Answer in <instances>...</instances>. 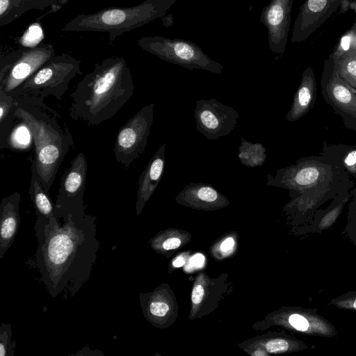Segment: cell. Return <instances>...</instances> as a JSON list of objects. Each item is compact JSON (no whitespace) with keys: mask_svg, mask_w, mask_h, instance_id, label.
Wrapping results in <instances>:
<instances>
[{"mask_svg":"<svg viewBox=\"0 0 356 356\" xmlns=\"http://www.w3.org/2000/svg\"><path fill=\"white\" fill-rule=\"evenodd\" d=\"M348 175L323 156L301 158L274 175H267L266 186L289 189L293 197L291 204L299 208L312 222L318 207L353 186Z\"/></svg>","mask_w":356,"mask_h":356,"instance_id":"3","label":"cell"},{"mask_svg":"<svg viewBox=\"0 0 356 356\" xmlns=\"http://www.w3.org/2000/svg\"><path fill=\"white\" fill-rule=\"evenodd\" d=\"M54 56L53 45L47 43L1 54L0 90L10 95Z\"/></svg>","mask_w":356,"mask_h":356,"instance_id":"8","label":"cell"},{"mask_svg":"<svg viewBox=\"0 0 356 356\" xmlns=\"http://www.w3.org/2000/svg\"><path fill=\"white\" fill-rule=\"evenodd\" d=\"M15 98L0 90V122H3L13 111Z\"/></svg>","mask_w":356,"mask_h":356,"instance_id":"31","label":"cell"},{"mask_svg":"<svg viewBox=\"0 0 356 356\" xmlns=\"http://www.w3.org/2000/svg\"><path fill=\"white\" fill-rule=\"evenodd\" d=\"M204 296V288L200 284L194 286L192 292L191 299L194 304H199Z\"/></svg>","mask_w":356,"mask_h":356,"instance_id":"33","label":"cell"},{"mask_svg":"<svg viewBox=\"0 0 356 356\" xmlns=\"http://www.w3.org/2000/svg\"><path fill=\"white\" fill-rule=\"evenodd\" d=\"M88 164L83 152L79 153L65 171L61 179L54 206L58 209L76 208L84 206Z\"/></svg>","mask_w":356,"mask_h":356,"instance_id":"14","label":"cell"},{"mask_svg":"<svg viewBox=\"0 0 356 356\" xmlns=\"http://www.w3.org/2000/svg\"><path fill=\"white\" fill-rule=\"evenodd\" d=\"M254 355H265L266 353L262 352L261 350L260 351H256L253 353Z\"/></svg>","mask_w":356,"mask_h":356,"instance_id":"38","label":"cell"},{"mask_svg":"<svg viewBox=\"0 0 356 356\" xmlns=\"http://www.w3.org/2000/svg\"><path fill=\"white\" fill-rule=\"evenodd\" d=\"M334 60L339 76L350 86L354 83L356 81V49H351Z\"/></svg>","mask_w":356,"mask_h":356,"instance_id":"25","label":"cell"},{"mask_svg":"<svg viewBox=\"0 0 356 356\" xmlns=\"http://www.w3.org/2000/svg\"><path fill=\"white\" fill-rule=\"evenodd\" d=\"M134 92V80L124 58H106L76 84L70 95V115L90 126L99 125L117 114Z\"/></svg>","mask_w":356,"mask_h":356,"instance_id":"2","label":"cell"},{"mask_svg":"<svg viewBox=\"0 0 356 356\" xmlns=\"http://www.w3.org/2000/svg\"><path fill=\"white\" fill-rule=\"evenodd\" d=\"M29 195L35 206L36 215L50 217L54 214V203L45 191L33 164L31 166Z\"/></svg>","mask_w":356,"mask_h":356,"instance_id":"22","label":"cell"},{"mask_svg":"<svg viewBox=\"0 0 356 356\" xmlns=\"http://www.w3.org/2000/svg\"><path fill=\"white\" fill-rule=\"evenodd\" d=\"M181 245V241L178 238H170L164 241L162 243V248L164 250L176 249Z\"/></svg>","mask_w":356,"mask_h":356,"instance_id":"34","label":"cell"},{"mask_svg":"<svg viewBox=\"0 0 356 356\" xmlns=\"http://www.w3.org/2000/svg\"><path fill=\"white\" fill-rule=\"evenodd\" d=\"M172 264L175 267H181L185 264V260L183 257H178L173 261Z\"/></svg>","mask_w":356,"mask_h":356,"instance_id":"37","label":"cell"},{"mask_svg":"<svg viewBox=\"0 0 356 356\" xmlns=\"http://www.w3.org/2000/svg\"><path fill=\"white\" fill-rule=\"evenodd\" d=\"M234 245V239L232 238H228L222 243L220 249L223 252H227L233 248Z\"/></svg>","mask_w":356,"mask_h":356,"instance_id":"35","label":"cell"},{"mask_svg":"<svg viewBox=\"0 0 356 356\" xmlns=\"http://www.w3.org/2000/svg\"><path fill=\"white\" fill-rule=\"evenodd\" d=\"M165 147L164 143L157 149L140 175L136 204L137 215L140 213L162 178L165 164Z\"/></svg>","mask_w":356,"mask_h":356,"instance_id":"16","label":"cell"},{"mask_svg":"<svg viewBox=\"0 0 356 356\" xmlns=\"http://www.w3.org/2000/svg\"><path fill=\"white\" fill-rule=\"evenodd\" d=\"M353 191H346L336 197L332 202L329 208L323 211L322 215L314 214L311 226L312 231L314 232H321L328 229L334 224L338 216L341 213L346 203L352 197Z\"/></svg>","mask_w":356,"mask_h":356,"instance_id":"23","label":"cell"},{"mask_svg":"<svg viewBox=\"0 0 356 356\" xmlns=\"http://www.w3.org/2000/svg\"><path fill=\"white\" fill-rule=\"evenodd\" d=\"M293 2V0H270L261 10L260 22L267 29L269 49L277 57H281L286 50Z\"/></svg>","mask_w":356,"mask_h":356,"instance_id":"12","label":"cell"},{"mask_svg":"<svg viewBox=\"0 0 356 356\" xmlns=\"http://www.w3.org/2000/svg\"><path fill=\"white\" fill-rule=\"evenodd\" d=\"M59 0H0V26L8 25L27 11L42 10L56 5Z\"/></svg>","mask_w":356,"mask_h":356,"instance_id":"19","label":"cell"},{"mask_svg":"<svg viewBox=\"0 0 356 356\" xmlns=\"http://www.w3.org/2000/svg\"><path fill=\"white\" fill-rule=\"evenodd\" d=\"M238 158L245 166L254 168L262 165L266 159V149L259 143H253L241 138Z\"/></svg>","mask_w":356,"mask_h":356,"instance_id":"24","label":"cell"},{"mask_svg":"<svg viewBox=\"0 0 356 356\" xmlns=\"http://www.w3.org/2000/svg\"><path fill=\"white\" fill-rule=\"evenodd\" d=\"M19 192L2 199L0 204V259H2L13 244L19 225Z\"/></svg>","mask_w":356,"mask_h":356,"instance_id":"17","label":"cell"},{"mask_svg":"<svg viewBox=\"0 0 356 356\" xmlns=\"http://www.w3.org/2000/svg\"><path fill=\"white\" fill-rule=\"evenodd\" d=\"M169 311V306L165 302L151 299L147 307V312L151 317H163Z\"/></svg>","mask_w":356,"mask_h":356,"instance_id":"32","label":"cell"},{"mask_svg":"<svg viewBox=\"0 0 356 356\" xmlns=\"http://www.w3.org/2000/svg\"><path fill=\"white\" fill-rule=\"evenodd\" d=\"M353 88L356 89V81L351 85Z\"/></svg>","mask_w":356,"mask_h":356,"instance_id":"39","label":"cell"},{"mask_svg":"<svg viewBox=\"0 0 356 356\" xmlns=\"http://www.w3.org/2000/svg\"><path fill=\"white\" fill-rule=\"evenodd\" d=\"M178 0H145L130 7H108L92 14H81L67 22L63 31L108 33L109 42L118 36L165 16Z\"/></svg>","mask_w":356,"mask_h":356,"instance_id":"5","label":"cell"},{"mask_svg":"<svg viewBox=\"0 0 356 356\" xmlns=\"http://www.w3.org/2000/svg\"><path fill=\"white\" fill-rule=\"evenodd\" d=\"M81 60L63 53L54 56L22 83L10 95L33 97L44 99L53 96L61 101L70 82L77 74L81 75Z\"/></svg>","mask_w":356,"mask_h":356,"instance_id":"6","label":"cell"},{"mask_svg":"<svg viewBox=\"0 0 356 356\" xmlns=\"http://www.w3.org/2000/svg\"><path fill=\"white\" fill-rule=\"evenodd\" d=\"M329 305L341 309L356 311V291H348L339 296L332 299Z\"/></svg>","mask_w":356,"mask_h":356,"instance_id":"29","label":"cell"},{"mask_svg":"<svg viewBox=\"0 0 356 356\" xmlns=\"http://www.w3.org/2000/svg\"><path fill=\"white\" fill-rule=\"evenodd\" d=\"M11 325L2 323L0 327V356L13 355L15 343H12Z\"/></svg>","mask_w":356,"mask_h":356,"instance_id":"27","label":"cell"},{"mask_svg":"<svg viewBox=\"0 0 356 356\" xmlns=\"http://www.w3.org/2000/svg\"><path fill=\"white\" fill-rule=\"evenodd\" d=\"M322 156L334 161L356 179V145H327L325 143Z\"/></svg>","mask_w":356,"mask_h":356,"instance_id":"21","label":"cell"},{"mask_svg":"<svg viewBox=\"0 0 356 356\" xmlns=\"http://www.w3.org/2000/svg\"><path fill=\"white\" fill-rule=\"evenodd\" d=\"M321 86L327 102L344 120L356 122V89L339 76L331 56L325 60Z\"/></svg>","mask_w":356,"mask_h":356,"instance_id":"11","label":"cell"},{"mask_svg":"<svg viewBox=\"0 0 356 356\" xmlns=\"http://www.w3.org/2000/svg\"><path fill=\"white\" fill-rule=\"evenodd\" d=\"M316 81L312 69L306 68L302 72L300 84L297 89L290 110L285 115L288 122H295L307 114L316 99Z\"/></svg>","mask_w":356,"mask_h":356,"instance_id":"18","label":"cell"},{"mask_svg":"<svg viewBox=\"0 0 356 356\" xmlns=\"http://www.w3.org/2000/svg\"><path fill=\"white\" fill-rule=\"evenodd\" d=\"M137 43L143 50L188 70H203L220 74L224 70L220 63L211 59L197 44L188 40L144 36Z\"/></svg>","mask_w":356,"mask_h":356,"instance_id":"7","label":"cell"},{"mask_svg":"<svg viewBox=\"0 0 356 356\" xmlns=\"http://www.w3.org/2000/svg\"><path fill=\"white\" fill-rule=\"evenodd\" d=\"M178 203L199 209H218L228 204L226 197L207 183H190L177 195Z\"/></svg>","mask_w":356,"mask_h":356,"instance_id":"15","label":"cell"},{"mask_svg":"<svg viewBox=\"0 0 356 356\" xmlns=\"http://www.w3.org/2000/svg\"><path fill=\"white\" fill-rule=\"evenodd\" d=\"M154 104L141 108L118 131L113 152L124 168L129 167L145 151L154 120Z\"/></svg>","mask_w":356,"mask_h":356,"instance_id":"9","label":"cell"},{"mask_svg":"<svg viewBox=\"0 0 356 356\" xmlns=\"http://www.w3.org/2000/svg\"><path fill=\"white\" fill-rule=\"evenodd\" d=\"M355 33L356 27L353 26L351 30L342 36L334 53L330 56L334 59H337L348 52L351 47L352 40Z\"/></svg>","mask_w":356,"mask_h":356,"instance_id":"30","label":"cell"},{"mask_svg":"<svg viewBox=\"0 0 356 356\" xmlns=\"http://www.w3.org/2000/svg\"><path fill=\"white\" fill-rule=\"evenodd\" d=\"M305 1V0H304Z\"/></svg>","mask_w":356,"mask_h":356,"instance_id":"40","label":"cell"},{"mask_svg":"<svg viewBox=\"0 0 356 356\" xmlns=\"http://www.w3.org/2000/svg\"><path fill=\"white\" fill-rule=\"evenodd\" d=\"M352 191L353 198L349 205L348 223L345 232L350 241L356 245V188Z\"/></svg>","mask_w":356,"mask_h":356,"instance_id":"28","label":"cell"},{"mask_svg":"<svg viewBox=\"0 0 356 356\" xmlns=\"http://www.w3.org/2000/svg\"><path fill=\"white\" fill-rule=\"evenodd\" d=\"M239 113L214 98L200 99L195 103V119L197 131L208 140L229 135L237 126Z\"/></svg>","mask_w":356,"mask_h":356,"instance_id":"10","label":"cell"},{"mask_svg":"<svg viewBox=\"0 0 356 356\" xmlns=\"http://www.w3.org/2000/svg\"><path fill=\"white\" fill-rule=\"evenodd\" d=\"M191 263L195 266L200 267L204 263V257L201 254H195L191 259Z\"/></svg>","mask_w":356,"mask_h":356,"instance_id":"36","label":"cell"},{"mask_svg":"<svg viewBox=\"0 0 356 356\" xmlns=\"http://www.w3.org/2000/svg\"><path fill=\"white\" fill-rule=\"evenodd\" d=\"M13 113L31 129L35 152L33 164L49 193L60 166L74 146L70 129L59 113L39 98L15 97Z\"/></svg>","mask_w":356,"mask_h":356,"instance_id":"4","label":"cell"},{"mask_svg":"<svg viewBox=\"0 0 356 356\" xmlns=\"http://www.w3.org/2000/svg\"><path fill=\"white\" fill-rule=\"evenodd\" d=\"M345 0H305L293 24L291 42H301L323 25Z\"/></svg>","mask_w":356,"mask_h":356,"instance_id":"13","label":"cell"},{"mask_svg":"<svg viewBox=\"0 0 356 356\" xmlns=\"http://www.w3.org/2000/svg\"><path fill=\"white\" fill-rule=\"evenodd\" d=\"M34 229L38 248L33 267L49 294L74 297L90 279L100 242L96 238V217L86 206L58 209L50 217L36 215Z\"/></svg>","mask_w":356,"mask_h":356,"instance_id":"1","label":"cell"},{"mask_svg":"<svg viewBox=\"0 0 356 356\" xmlns=\"http://www.w3.org/2000/svg\"><path fill=\"white\" fill-rule=\"evenodd\" d=\"M32 142L33 143L31 129L24 120L17 116L6 133L0 136L1 149L3 148L26 149L30 147Z\"/></svg>","mask_w":356,"mask_h":356,"instance_id":"20","label":"cell"},{"mask_svg":"<svg viewBox=\"0 0 356 356\" xmlns=\"http://www.w3.org/2000/svg\"><path fill=\"white\" fill-rule=\"evenodd\" d=\"M44 38L42 29L37 22L32 24L24 34L19 39L22 45L27 48H32L40 44Z\"/></svg>","mask_w":356,"mask_h":356,"instance_id":"26","label":"cell"}]
</instances>
